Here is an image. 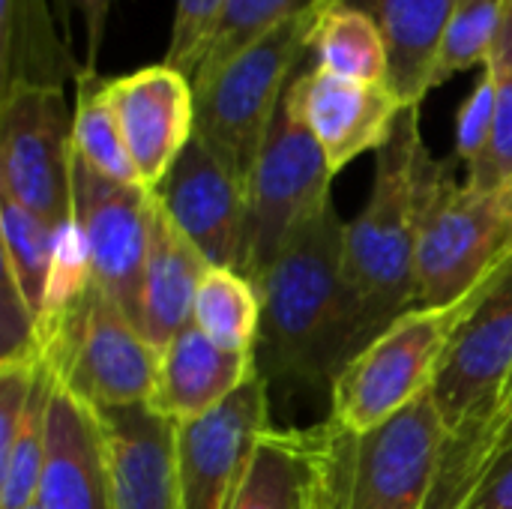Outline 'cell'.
<instances>
[{"label": "cell", "mask_w": 512, "mask_h": 509, "mask_svg": "<svg viewBox=\"0 0 512 509\" xmlns=\"http://www.w3.org/2000/svg\"><path fill=\"white\" fill-rule=\"evenodd\" d=\"M297 509H327V489H324V474L318 462V444H315V426L309 429V468H306V486Z\"/></svg>", "instance_id": "obj_36"}, {"label": "cell", "mask_w": 512, "mask_h": 509, "mask_svg": "<svg viewBox=\"0 0 512 509\" xmlns=\"http://www.w3.org/2000/svg\"><path fill=\"white\" fill-rule=\"evenodd\" d=\"M309 468V429H270L231 509H297Z\"/></svg>", "instance_id": "obj_26"}, {"label": "cell", "mask_w": 512, "mask_h": 509, "mask_svg": "<svg viewBox=\"0 0 512 509\" xmlns=\"http://www.w3.org/2000/svg\"><path fill=\"white\" fill-rule=\"evenodd\" d=\"M72 111L63 90L12 87L0 93V195L48 228L75 219Z\"/></svg>", "instance_id": "obj_9"}, {"label": "cell", "mask_w": 512, "mask_h": 509, "mask_svg": "<svg viewBox=\"0 0 512 509\" xmlns=\"http://www.w3.org/2000/svg\"><path fill=\"white\" fill-rule=\"evenodd\" d=\"M495 75H498V111H495L492 141L486 153L465 174V183L480 192H498L512 177V69H495Z\"/></svg>", "instance_id": "obj_32"}, {"label": "cell", "mask_w": 512, "mask_h": 509, "mask_svg": "<svg viewBox=\"0 0 512 509\" xmlns=\"http://www.w3.org/2000/svg\"><path fill=\"white\" fill-rule=\"evenodd\" d=\"M105 468L111 509H180L174 426L147 405L93 411Z\"/></svg>", "instance_id": "obj_16"}, {"label": "cell", "mask_w": 512, "mask_h": 509, "mask_svg": "<svg viewBox=\"0 0 512 509\" xmlns=\"http://www.w3.org/2000/svg\"><path fill=\"white\" fill-rule=\"evenodd\" d=\"M504 12L507 0H459L435 66V87L459 72L483 69L489 63L504 27Z\"/></svg>", "instance_id": "obj_29"}, {"label": "cell", "mask_w": 512, "mask_h": 509, "mask_svg": "<svg viewBox=\"0 0 512 509\" xmlns=\"http://www.w3.org/2000/svg\"><path fill=\"white\" fill-rule=\"evenodd\" d=\"M207 267L210 264L204 261V255L171 222L156 198L150 249L138 294V330L153 348L165 351L177 339V333L192 324L195 294Z\"/></svg>", "instance_id": "obj_19"}, {"label": "cell", "mask_w": 512, "mask_h": 509, "mask_svg": "<svg viewBox=\"0 0 512 509\" xmlns=\"http://www.w3.org/2000/svg\"><path fill=\"white\" fill-rule=\"evenodd\" d=\"M483 438L489 447H498L501 441L512 438V378L507 390L501 393V402L495 408V414L483 423Z\"/></svg>", "instance_id": "obj_37"}, {"label": "cell", "mask_w": 512, "mask_h": 509, "mask_svg": "<svg viewBox=\"0 0 512 509\" xmlns=\"http://www.w3.org/2000/svg\"><path fill=\"white\" fill-rule=\"evenodd\" d=\"M222 9H225V0H177L165 63L192 78L207 54V45L216 33Z\"/></svg>", "instance_id": "obj_30"}, {"label": "cell", "mask_w": 512, "mask_h": 509, "mask_svg": "<svg viewBox=\"0 0 512 509\" xmlns=\"http://www.w3.org/2000/svg\"><path fill=\"white\" fill-rule=\"evenodd\" d=\"M84 63L57 30L51 0H0V93L75 84Z\"/></svg>", "instance_id": "obj_21"}, {"label": "cell", "mask_w": 512, "mask_h": 509, "mask_svg": "<svg viewBox=\"0 0 512 509\" xmlns=\"http://www.w3.org/2000/svg\"><path fill=\"white\" fill-rule=\"evenodd\" d=\"M255 372V351H228L189 324L162 351L147 408L168 423H186L219 408Z\"/></svg>", "instance_id": "obj_17"}, {"label": "cell", "mask_w": 512, "mask_h": 509, "mask_svg": "<svg viewBox=\"0 0 512 509\" xmlns=\"http://www.w3.org/2000/svg\"><path fill=\"white\" fill-rule=\"evenodd\" d=\"M327 509H423L432 492L447 426L432 393L366 435L330 420L315 426Z\"/></svg>", "instance_id": "obj_5"}, {"label": "cell", "mask_w": 512, "mask_h": 509, "mask_svg": "<svg viewBox=\"0 0 512 509\" xmlns=\"http://www.w3.org/2000/svg\"><path fill=\"white\" fill-rule=\"evenodd\" d=\"M285 102L315 135L333 174L348 168L363 153H378L405 111L387 84L339 78L318 66L291 81Z\"/></svg>", "instance_id": "obj_14"}, {"label": "cell", "mask_w": 512, "mask_h": 509, "mask_svg": "<svg viewBox=\"0 0 512 509\" xmlns=\"http://www.w3.org/2000/svg\"><path fill=\"white\" fill-rule=\"evenodd\" d=\"M162 351L93 282L63 309L39 315V360L57 390L90 411L147 405Z\"/></svg>", "instance_id": "obj_4"}, {"label": "cell", "mask_w": 512, "mask_h": 509, "mask_svg": "<svg viewBox=\"0 0 512 509\" xmlns=\"http://www.w3.org/2000/svg\"><path fill=\"white\" fill-rule=\"evenodd\" d=\"M171 222L189 237L210 267L240 270L246 237V186L198 138L180 153L159 189Z\"/></svg>", "instance_id": "obj_15"}, {"label": "cell", "mask_w": 512, "mask_h": 509, "mask_svg": "<svg viewBox=\"0 0 512 509\" xmlns=\"http://www.w3.org/2000/svg\"><path fill=\"white\" fill-rule=\"evenodd\" d=\"M366 9L387 42V87L405 108L435 90V66L459 0H348Z\"/></svg>", "instance_id": "obj_20"}, {"label": "cell", "mask_w": 512, "mask_h": 509, "mask_svg": "<svg viewBox=\"0 0 512 509\" xmlns=\"http://www.w3.org/2000/svg\"><path fill=\"white\" fill-rule=\"evenodd\" d=\"M480 465L483 474L462 509H512V438L501 441L489 453L480 441Z\"/></svg>", "instance_id": "obj_34"}, {"label": "cell", "mask_w": 512, "mask_h": 509, "mask_svg": "<svg viewBox=\"0 0 512 509\" xmlns=\"http://www.w3.org/2000/svg\"><path fill=\"white\" fill-rule=\"evenodd\" d=\"M0 234H3V270L18 282L24 300L39 318L45 306L51 264H54L57 231L48 228L36 213L0 195Z\"/></svg>", "instance_id": "obj_27"}, {"label": "cell", "mask_w": 512, "mask_h": 509, "mask_svg": "<svg viewBox=\"0 0 512 509\" xmlns=\"http://www.w3.org/2000/svg\"><path fill=\"white\" fill-rule=\"evenodd\" d=\"M512 258L495 192L456 180L429 156L417 222V306H447L471 294Z\"/></svg>", "instance_id": "obj_7"}, {"label": "cell", "mask_w": 512, "mask_h": 509, "mask_svg": "<svg viewBox=\"0 0 512 509\" xmlns=\"http://www.w3.org/2000/svg\"><path fill=\"white\" fill-rule=\"evenodd\" d=\"M510 261L462 300L447 306H414L396 318L336 375L327 393V420L348 435H366L432 393L459 330Z\"/></svg>", "instance_id": "obj_3"}, {"label": "cell", "mask_w": 512, "mask_h": 509, "mask_svg": "<svg viewBox=\"0 0 512 509\" xmlns=\"http://www.w3.org/2000/svg\"><path fill=\"white\" fill-rule=\"evenodd\" d=\"M192 324L228 351H255L261 330V291L231 267H207L192 309Z\"/></svg>", "instance_id": "obj_25"}, {"label": "cell", "mask_w": 512, "mask_h": 509, "mask_svg": "<svg viewBox=\"0 0 512 509\" xmlns=\"http://www.w3.org/2000/svg\"><path fill=\"white\" fill-rule=\"evenodd\" d=\"M75 222L84 234L93 282L138 327V294L150 249L156 192L114 183L75 156L72 171Z\"/></svg>", "instance_id": "obj_11"}, {"label": "cell", "mask_w": 512, "mask_h": 509, "mask_svg": "<svg viewBox=\"0 0 512 509\" xmlns=\"http://www.w3.org/2000/svg\"><path fill=\"white\" fill-rule=\"evenodd\" d=\"M327 0H225L222 18L216 24V33L207 45V54L201 66L192 75V84L213 75L219 66H225L234 54L258 42L261 36L273 33L276 27L309 15L321 9Z\"/></svg>", "instance_id": "obj_28"}, {"label": "cell", "mask_w": 512, "mask_h": 509, "mask_svg": "<svg viewBox=\"0 0 512 509\" xmlns=\"http://www.w3.org/2000/svg\"><path fill=\"white\" fill-rule=\"evenodd\" d=\"M342 231L345 222L327 204L291 234L258 282L261 330L255 357L270 393H330L351 360Z\"/></svg>", "instance_id": "obj_1"}, {"label": "cell", "mask_w": 512, "mask_h": 509, "mask_svg": "<svg viewBox=\"0 0 512 509\" xmlns=\"http://www.w3.org/2000/svg\"><path fill=\"white\" fill-rule=\"evenodd\" d=\"M333 177L336 174L315 135L300 123L288 102H282L246 186V237L240 264L246 279L258 285L291 234L333 204Z\"/></svg>", "instance_id": "obj_8"}, {"label": "cell", "mask_w": 512, "mask_h": 509, "mask_svg": "<svg viewBox=\"0 0 512 509\" xmlns=\"http://www.w3.org/2000/svg\"><path fill=\"white\" fill-rule=\"evenodd\" d=\"M495 195H498V204H501V216H504V228H507V243H510L512 249V177Z\"/></svg>", "instance_id": "obj_39"}, {"label": "cell", "mask_w": 512, "mask_h": 509, "mask_svg": "<svg viewBox=\"0 0 512 509\" xmlns=\"http://www.w3.org/2000/svg\"><path fill=\"white\" fill-rule=\"evenodd\" d=\"M36 501L42 509H111L96 417L57 387L48 411V453Z\"/></svg>", "instance_id": "obj_18"}, {"label": "cell", "mask_w": 512, "mask_h": 509, "mask_svg": "<svg viewBox=\"0 0 512 509\" xmlns=\"http://www.w3.org/2000/svg\"><path fill=\"white\" fill-rule=\"evenodd\" d=\"M72 147L75 156L96 174L126 183L144 186L135 162L129 156L120 120L108 99V78L96 69H84L75 81V108H72Z\"/></svg>", "instance_id": "obj_23"}, {"label": "cell", "mask_w": 512, "mask_h": 509, "mask_svg": "<svg viewBox=\"0 0 512 509\" xmlns=\"http://www.w3.org/2000/svg\"><path fill=\"white\" fill-rule=\"evenodd\" d=\"M309 54L318 69L339 78L387 84L390 57L384 33L366 9L348 0H327L318 9L309 33Z\"/></svg>", "instance_id": "obj_22"}, {"label": "cell", "mask_w": 512, "mask_h": 509, "mask_svg": "<svg viewBox=\"0 0 512 509\" xmlns=\"http://www.w3.org/2000/svg\"><path fill=\"white\" fill-rule=\"evenodd\" d=\"M24 509H42V507H39V501H36V504H30V507H24Z\"/></svg>", "instance_id": "obj_40"}, {"label": "cell", "mask_w": 512, "mask_h": 509, "mask_svg": "<svg viewBox=\"0 0 512 509\" xmlns=\"http://www.w3.org/2000/svg\"><path fill=\"white\" fill-rule=\"evenodd\" d=\"M489 66H495V69H512V0H507L504 27H501L498 42H495V51L489 57Z\"/></svg>", "instance_id": "obj_38"}, {"label": "cell", "mask_w": 512, "mask_h": 509, "mask_svg": "<svg viewBox=\"0 0 512 509\" xmlns=\"http://www.w3.org/2000/svg\"><path fill=\"white\" fill-rule=\"evenodd\" d=\"M512 378V261L459 330L432 399L447 435L480 429Z\"/></svg>", "instance_id": "obj_12"}, {"label": "cell", "mask_w": 512, "mask_h": 509, "mask_svg": "<svg viewBox=\"0 0 512 509\" xmlns=\"http://www.w3.org/2000/svg\"><path fill=\"white\" fill-rule=\"evenodd\" d=\"M54 378L45 363L36 372L24 414L15 435L0 444V509H24L36 504L48 453V411L54 396Z\"/></svg>", "instance_id": "obj_24"}, {"label": "cell", "mask_w": 512, "mask_h": 509, "mask_svg": "<svg viewBox=\"0 0 512 509\" xmlns=\"http://www.w3.org/2000/svg\"><path fill=\"white\" fill-rule=\"evenodd\" d=\"M315 12L300 15L234 54L213 75L195 81V138L249 186L291 75L309 54Z\"/></svg>", "instance_id": "obj_6"}, {"label": "cell", "mask_w": 512, "mask_h": 509, "mask_svg": "<svg viewBox=\"0 0 512 509\" xmlns=\"http://www.w3.org/2000/svg\"><path fill=\"white\" fill-rule=\"evenodd\" d=\"M480 450H477V435L462 432V435H447L441 465L432 483V492L426 498L423 509H462L468 501L471 489L477 486L483 468H480Z\"/></svg>", "instance_id": "obj_31"}, {"label": "cell", "mask_w": 512, "mask_h": 509, "mask_svg": "<svg viewBox=\"0 0 512 509\" xmlns=\"http://www.w3.org/2000/svg\"><path fill=\"white\" fill-rule=\"evenodd\" d=\"M426 162L420 105H411L402 111L390 141L375 153V180L366 207L342 231L351 360L417 306V222Z\"/></svg>", "instance_id": "obj_2"}, {"label": "cell", "mask_w": 512, "mask_h": 509, "mask_svg": "<svg viewBox=\"0 0 512 509\" xmlns=\"http://www.w3.org/2000/svg\"><path fill=\"white\" fill-rule=\"evenodd\" d=\"M495 111H498V75L492 66H483L474 90L459 108L456 117V159L471 168L489 147L492 129H495Z\"/></svg>", "instance_id": "obj_33"}, {"label": "cell", "mask_w": 512, "mask_h": 509, "mask_svg": "<svg viewBox=\"0 0 512 509\" xmlns=\"http://www.w3.org/2000/svg\"><path fill=\"white\" fill-rule=\"evenodd\" d=\"M180 509H231L270 426V384L261 369L204 417L171 423Z\"/></svg>", "instance_id": "obj_10"}, {"label": "cell", "mask_w": 512, "mask_h": 509, "mask_svg": "<svg viewBox=\"0 0 512 509\" xmlns=\"http://www.w3.org/2000/svg\"><path fill=\"white\" fill-rule=\"evenodd\" d=\"M108 99L141 183L147 189H159L195 138L192 78L162 60L129 75L108 78Z\"/></svg>", "instance_id": "obj_13"}, {"label": "cell", "mask_w": 512, "mask_h": 509, "mask_svg": "<svg viewBox=\"0 0 512 509\" xmlns=\"http://www.w3.org/2000/svg\"><path fill=\"white\" fill-rule=\"evenodd\" d=\"M60 6L81 15V24H84V69H96L114 0H60Z\"/></svg>", "instance_id": "obj_35"}]
</instances>
